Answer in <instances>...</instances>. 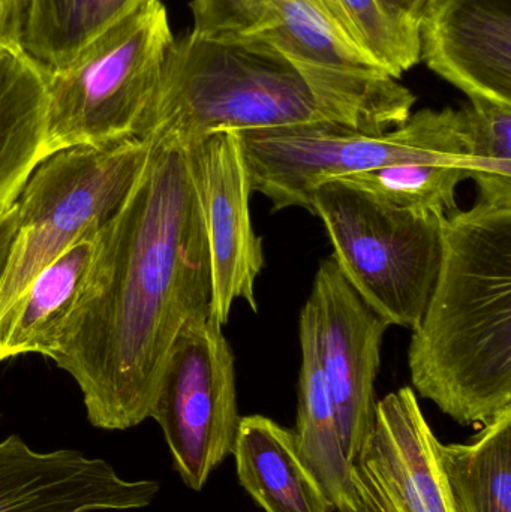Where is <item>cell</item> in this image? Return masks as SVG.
I'll return each instance as SVG.
<instances>
[{
	"label": "cell",
	"instance_id": "cell-1",
	"mask_svg": "<svg viewBox=\"0 0 511 512\" xmlns=\"http://www.w3.org/2000/svg\"><path fill=\"white\" fill-rule=\"evenodd\" d=\"M149 141L137 182L99 228L92 276L53 358L102 430L150 418L177 336L210 316L209 249L188 153Z\"/></svg>",
	"mask_w": 511,
	"mask_h": 512
},
{
	"label": "cell",
	"instance_id": "cell-2",
	"mask_svg": "<svg viewBox=\"0 0 511 512\" xmlns=\"http://www.w3.org/2000/svg\"><path fill=\"white\" fill-rule=\"evenodd\" d=\"M416 101L378 69L306 62L264 42L189 32L168 50L138 138L185 147L216 132L317 122L383 134L407 122Z\"/></svg>",
	"mask_w": 511,
	"mask_h": 512
},
{
	"label": "cell",
	"instance_id": "cell-3",
	"mask_svg": "<svg viewBox=\"0 0 511 512\" xmlns=\"http://www.w3.org/2000/svg\"><path fill=\"white\" fill-rule=\"evenodd\" d=\"M414 390L464 427L511 409V204L479 200L441 224V261L413 330Z\"/></svg>",
	"mask_w": 511,
	"mask_h": 512
},
{
	"label": "cell",
	"instance_id": "cell-4",
	"mask_svg": "<svg viewBox=\"0 0 511 512\" xmlns=\"http://www.w3.org/2000/svg\"><path fill=\"white\" fill-rule=\"evenodd\" d=\"M237 135L252 192L264 195L273 212L299 207L312 213L315 189L350 174L404 162L474 159L464 116L453 108H425L383 134L317 122L239 131Z\"/></svg>",
	"mask_w": 511,
	"mask_h": 512
},
{
	"label": "cell",
	"instance_id": "cell-5",
	"mask_svg": "<svg viewBox=\"0 0 511 512\" xmlns=\"http://www.w3.org/2000/svg\"><path fill=\"white\" fill-rule=\"evenodd\" d=\"M174 39L167 8L152 0L65 66L45 69L42 159L69 147L138 138Z\"/></svg>",
	"mask_w": 511,
	"mask_h": 512
},
{
	"label": "cell",
	"instance_id": "cell-6",
	"mask_svg": "<svg viewBox=\"0 0 511 512\" xmlns=\"http://www.w3.org/2000/svg\"><path fill=\"white\" fill-rule=\"evenodd\" d=\"M311 207L351 288L390 327L414 330L440 268L444 219L389 206L339 180L318 186Z\"/></svg>",
	"mask_w": 511,
	"mask_h": 512
},
{
	"label": "cell",
	"instance_id": "cell-7",
	"mask_svg": "<svg viewBox=\"0 0 511 512\" xmlns=\"http://www.w3.org/2000/svg\"><path fill=\"white\" fill-rule=\"evenodd\" d=\"M150 152L149 140L69 147L36 165L17 207V231L0 285V316L38 271L122 206Z\"/></svg>",
	"mask_w": 511,
	"mask_h": 512
},
{
	"label": "cell",
	"instance_id": "cell-8",
	"mask_svg": "<svg viewBox=\"0 0 511 512\" xmlns=\"http://www.w3.org/2000/svg\"><path fill=\"white\" fill-rule=\"evenodd\" d=\"M222 328L210 315L177 336L150 412L164 433L174 469L194 492L233 456L242 418L236 357Z\"/></svg>",
	"mask_w": 511,
	"mask_h": 512
},
{
	"label": "cell",
	"instance_id": "cell-9",
	"mask_svg": "<svg viewBox=\"0 0 511 512\" xmlns=\"http://www.w3.org/2000/svg\"><path fill=\"white\" fill-rule=\"evenodd\" d=\"M197 186L209 249L210 315L225 325L236 300L258 312L255 283L264 267L263 240L251 218V177L239 135L216 132L183 147Z\"/></svg>",
	"mask_w": 511,
	"mask_h": 512
},
{
	"label": "cell",
	"instance_id": "cell-10",
	"mask_svg": "<svg viewBox=\"0 0 511 512\" xmlns=\"http://www.w3.org/2000/svg\"><path fill=\"white\" fill-rule=\"evenodd\" d=\"M317 322L318 355L335 406L345 453L356 465L375 420V381L390 325L357 295L330 258L323 259L308 298Z\"/></svg>",
	"mask_w": 511,
	"mask_h": 512
},
{
	"label": "cell",
	"instance_id": "cell-11",
	"mask_svg": "<svg viewBox=\"0 0 511 512\" xmlns=\"http://www.w3.org/2000/svg\"><path fill=\"white\" fill-rule=\"evenodd\" d=\"M440 445L413 388L377 402L371 436L354 465L375 512H455Z\"/></svg>",
	"mask_w": 511,
	"mask_h": 512
},
{
	"label": "cell",
	"instance_id": "cell-12",
	"mask_svg": "<svg viewBox=\"0 0 511 512\" xmlns=\"http://www.w3.org/2000/svg\"><path fill=\"white\" fill-rule=\"evenodd\" d=\"M156 481H129L80 451L39 453L20 436L0 442V512L129 511L149 507Z\"/></svg>",
	"mask_w": 511,
	"mask_h": 512
},
{
	"label": "cell",
	"instance_id": "cell-13",
	"mask_svg": "<svg viewBox=\"0 0 511 512\" xmlns=\"http://www.w3.org/2000/svg\"><path fill=\"white\" fill-rule=\"evenodd\" d=\"M420 59L470 101L511 105V0H431Z\"/></svg>",
	"mask_w": 511,
	"mask_h": 512
},
{
	"label": "cell",
	"instance_id": "cell-14",
	"mask_svg": "<svg viewBox=\"0 0 511 512\" xmlns=\"http://www.w3.org/2000/svg\"><path fill=\"white\" fill-rule=\"evenodd\" d=\"M194 29L216 38L258 41L296 59L375 69L345 44L320 0H191Z\"/></svg>",
	"mask_w": 511,
	"mask_h": 512
},
{
	"label": "cell",
	"instance_id": "cell-15",
	"mask_svg": "<svg viewBox=\"0 0 511 512\" xmlns=\"http://www.w3.org/2000/svg\"><path fill=\"white\" fill-rule=\"evenodd\" d=\"M299 340L302 366L294 438L300 457L336 512H375L345 453L335 406L321 369L317 322L309 300L300 312Z\"/></svg>",
	"mask_w": 511,
	"mask_h": 512
},
{
	"label": "cell",
	"instance_id": "cell-16",
	"mask_svg": "<svg viewBox=\"0 0 511 512\" xmlns=\"http://www.w3.org/2000/svg\"><path fill=\"white\" fill-rule=\"evenodd\" d=\"M99 228L45 265L0 316V361L38 354L53 360L92 276Z\"/></svg>",
	"mask_w": 511,
	"mask_h": 512
},
{
	"label": "cell",
	"instance_id": "cell-17",
	"mask_svg": "<svg viewBox=\"0 0 511 512\" xmlns=\"http://www.w3.org/2000/svg\"><path fill=\"white\" fill-rule=\"evenodd\" d=\"M233 456L240 484L264 512H336L300 457L293 430L272 418H240Z\"/></svg>",
	"mask_w": 511,
	"mask_h": 512
},
{
	"label": "cell",
	"instance_id": "cell-18",
	"mask_svg": "<svg viewBox=\"0 0 511 512\" xmlns=\"http://www.w3.org/2000/svg\"><path fill=\"white\" fill-rule=\"evenodd\" d=\"M45 114L44 66L24 50L0 51V215L41 162Z\"/></svg>",
	"mask_w": 511,
	"mask_h": 512
},
{
	"label": "cell",
	"instance_id": "cell-19",
	"mask_svg": "<svg viewBox=\"0 0 511 512\" xmlns=\"http://www.w3.org/2000/svg\"><path fill=\"white\" fill-rule=\"evenodd\" d=\"M152 0H27L24 53L45 69L71 62L90 42Z\"/></svg>",
	"mask_w": 511,
	"mask_h": 512
},
{
	"label": "cell",
	"instance_id": "cell-20",
	"mask_svg": "<svg viewBox=\"0 0 511 512\" xmlns=\"http://www.w3.org/2000/svg\"><path fill=\"white\" fill-rule=\"evenodd\" d=\"M440 457L455 512H511V409Z\"/></svg>",
	"mask_w": 511,
	"mask_h": 512
},
{
	"label": "cell",
	"instance_id": "cell-21",
	"mask_svg": "<svg viewBox=\"0 0 511 512\" xmlns=\"http://www.w3.org/2000/svg\"><path fill=\"white\" fill-rule=\"evenodd\" d=\"M479 173V164L474 159H432L389 165L335 180L389 206L446 219L459 210L456 203L459 183L476 179Z\"/></svg>",
	"mask_w": 511,
	"mask_h": 512
},
{
	"label": "cell",
	"instance_id": "cell-22",
	"mask_svg": "<svg viewBox=\"0 0 511 512\" xmlns=\"http://www.w3.org/2000/svg\"><path fill=\"white\" fill-rule=\"evenodd\" d=\"M336 35L375 69L399 78L420 62L419 26L384 0H320Z\"/></svg>",
	"mask_w": 511,
	"mask_h": 512
},
{
	"label": "cell",
	"instance_id": "cell-23",
	"mask_svg": "<svg viewBox=\"0 0 511 512\" xmlns=\"http://www.w3.org/2000/svg\"><path fill=\"white\" fill-rule=\"evenodd\" d=\"M471 156L479 162L474 179L479 200L511 204V105L470 101L461 108Z\"/></svg>",
	"mask_w": 511,
	"mask_h": 512
},
{
	"label": "cell",
	"instance_id": "cell-24",
	"mask_svg": "<svg viewBox=\"0 0 511 512\" xmlns=\"http://www.w3.org/2000/svg\"><path fill=\"white\" fill-rule=\"evenodd\" d=\"M27 0H0V51L23 50Z\"/></svg>",
	"mask_w": 511,
	"mask_h": 512
},
{
	"label": "cell",
	"instance_id": "cell-25",
	"mask_svg": "<svg viewBox=\"0 0 511 512\" xmlns=\"http://www.w3.org/2000/svg\"><path fill=\"white\" fill-rule=\"evenodd\" d=\"M15 231H17V207L14 206L0 215V285L8 268Z\"/></svg>",
	"mask_w": 511,
	"mask_h": 512
},
{
	"label": "cell",
	"instance_id": "cell-26",
	"mask_svg": "<svg viewBox=\"0 0 511 512\" xmlns=\"http://www.w3.org/2000/svg\"><path fill=\"white\" fill-rule=\"evenodd\" d=\"M393 11L419 26L420 17L431 0H384Z\"/></svg>",
	"mask_w": 511,
	"mask_h": 512
}]
</instances>
